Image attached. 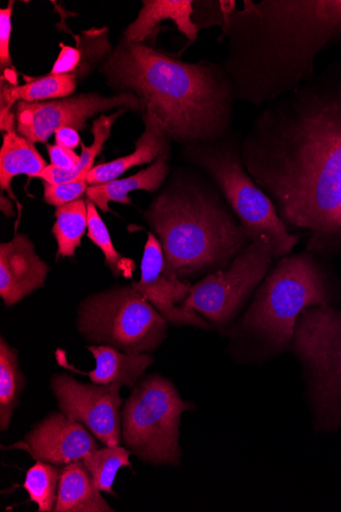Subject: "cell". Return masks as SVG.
Returning <instances> with one entry per match:
<instances>
[{"label":"cell","instance_id":"1","mask_svg":"<svg viewBox=\"0 0 341 512\" xmlns=\"http://www.w3.org/2000/svg\"><path fill=\"white\" fill-rule=\"evenodd\" d=\"M248 172L306 250L341 257V63L266 106L241 141Z\"/></svg>","mask_w":341,"mask_h":512},{"label":"cell","instance_id":"2","mask_svg":"<svg viewBox=\"0 0 341 512\" xmlns=\"http://www.w3.org/2000/svg\"><path fill=\"white\" fill-rule=\"evenodd\" d=\"M234 97L268 106L312 80L323 51L341 49V0H245L225 17Z\"/></svg>","mask_w":341,"mask_h":512},{"label":"cell","instance_id":"3","mask_svg":"<svg viewBox=\"0 0 341 512\" xmlns=\"http://www.w3.org/2000/svg\"><path fill=\"white\" fill-rule=\"evenodd\" d=\"M115 84L137 92L162 120L171 141L213 144L232 123L234 90L225 69L177 61L140 43L122 44L106 65Z\"/></svg>","mask_w":341,"mask_h":512},{"label":"cell","instance_id":"4","mask_svg":"<svg viewBox=\"0 0 341 512\" xmlns=\"http://www.w3.org/2000/svg\"><path fill=\"white\" fill-rule=\"evenodd\" d=\"M164 251L166 268L183 279L226 269L252 243L215 191L182 173L145 214Z\"/></svg>","mask_w":341,"mask_h":512},{"label":"cell","instance_id":"5","mask_svg":"<svg viewBox=\"0 0 341 512\" xmlns=\"http://www.w3.org/2000/svg\"><path fill=\"white\" fill-rule=\"evenodd\" d=\"M339 286L329 260L312 252L277 259L231 330L235 356L245 363H263L290 350L303 311L333 306Z\"/></svg>","mask_w":341,"mask_h":512},{"label":"cell","instance_id":"6","mask_svg":"<svg viewBox=\"0 0 341 512\" xmlns=\"http://www.w3.org/2000/svg\"><path fill=\"white\" fill-rule=\"evenodd\" d=\"M186 158L204 169L217 183L228 206L252 242L266 238L275 259L291 254L300 242L291 234L277 209L248 172L237 136L213 144L186 147Z\"/></svg>","mask_w":341,"mask_h":512},{"label":"cell","instance_id":"7","mask_svg":"<svg viewBox=\"0 0 341 512\" xmlns=\"http://www.w3.org/2000/svg\"><path fill=\"white\" fill-rule=\"evenodd\" d=\"M196 405L184 401L171 381L150 376L135 386L121 411V434L126 447L144 463H181L182 414Z\"/></svg>","mask_w":341,"mask_h":512},{"label":"cell","instance_id":"8","mask_svg":"<svg viewBox=\"0 0 341 512\" xmlns=\"http://www.w3.org/2000/svg\"><path fill=\"white\" fill-rule=\"evenodd\" d=\"M290 350L302 365L324 430L341 426V312L316 306L299 317Z\"/></svg>","mask_w":341,"mask_h":512},{"label":"cell","instance_id":"9","mask_svg":"<svg viewBox=\"0 0 341 512\" xmlns=\"http://www.w3.org/2000/svg\"><path fill=\"white\" fill-rule=\"evenodd\" d=\"M78 328L90 342L149 353L167 338L168 322L135 289L124 287L89 297L80 307Z\"/></svg>","mask_w":341,"mask_h":512},{"label":"cell","instance_id":"10","mask_svg":"<svg viewBox=\"0 0 341 512\" xmlns=\"http://www.w3.org/2000/svg\"><path fill=\"white\" fill-rule=\"evenodd\" d=\"M275 259L266 238L252 242L223 270L207 275L191 287L181 307L224 330L255 295Z\"/></svg>","mask_w":341,"mask_h":512},{"label":"cell","instance_id":"11","mask_svg":"<svg viewBox=\"0 0 341 512\" xmlns=\"http://www.w3.org/2000/svg\"><path fill=\"white\" fill-rule=\"evenodd\" d=\"M52 388L61 411L71 420L106 446L120 444L122 386L83 384L68 375H56Z\"/></svg>","mask_w":341,"mask_h":512},{"label":"cell","instance_id":"12","mask_svg":"<svg viewBox=\"0 0 341 512\" xmlns=\"http://www.w3.org/2000/svg\"><path fill=\"white\" fill-rule=\"evenodd\" d=\"M142 105L130 92L113 98L82 95L47 103L20 102L16 111L18 132L32 144H43L62 127L83 130L96 114L118 107L139 110Z\"/></svg>","mask_w":341,"mask_h":512},{"label":"cell","instance_id":"13","mask_svg":"<svg viewBox=\"0 0 341 512\" xmlns=\"http://www.w3.org/2000/svg\"><path fill=\"white\" fill-rule=\"evenodd\" d=\"M140 270V281L133 283L132 288L148 300L168 323L176 327L189 325L206 331L214 330L213 325L201 315L181 307L191 286L166 268L163 248L153 232H150L144 246Z\"/></svg>","mask_w":341,"mask_h":512},{"label":"cell","instance_id":"14","mask_svg":"<svg viewBox=\"0 0 341 512\" xmlns=\"http://www.w3.org/2000/svg\"><path fill=\"white\" fill-rule=\"evenodd\" d=\"M100 448L95 437L80 423L61 412H54L38 423L26 437L5 450L26 451L34 460L65 467L83 460Z\"/></svg>","mask_w":341,"mask_h":512},{"label":"cell","instance_id":"15","mask_svg":"<svg viewBox=\"0 0 341 512\" xmlns=\"http://www.w3.org/2000/svg\"><path fill=\"white\" fill-rule=\"evenodd\" d=\"M48 268L35 253L32 242L17 235L10 243L0 246V297L8 307L22 301L40 289Z\"/></svg>","mask_w":341,"mask_h":512},{"label":"cell","instance_id":"16","mask_svg":"<svg viewBox=\"0 0 341 512\" xmlns=\"http://www.w3.org/2000/svg\"><path fill=\"white\" fill-rule=\"evenodd\" d=\"M87 350L95 360V368L80 371L69 364L64 353L58 352L61 366L73 370L76 374L89 378L96 385H120L134 388L146 369L153 365L155 359L148 353H128L108 345H92Z\"/></svg>","mask_w":341,"mask_h":512},{"label":"cell","instance_id":"17","mask_svg":"<svg viewBox=\"0 0 341 512\" xmlns=\"http://www.w3.org/2000/svg\"><path fill=\"white\" fill-rule=\"evenodd\" d=\"M145 110V130L136 143L135 152L94 167L86 178L89 185H99L115 180L128 169L151 163L161 156L170 158L171 138L165 125L152 109L145 108Z\"/></svg>","mask_w":341,"mask_h":512},{"label":"cell","instance_id":"18","mask_svg":"<svg viewBox=\"0 0 341 512\" xmlns=\"http://www.w3.org/2000/svg\"><path fill=\"white\" fill-rule=\"evenodd\" d=\"M193 2L191 0H145L134 23L125 35L128 42L140 43L157 35L160 25L171 20L190 41H196L199 28L192 21Z\"/></svg>","mask_w":341,"mask_h":512},{"label":"cell","instance_id":"19","mask_svg":"<svg viewBox=\"0 0 341 512\" xmlns=\"http://www.w3.org/2000/svg\"><path fill=\"white\" fill-rule=\"evenodd\" d=\"M168 161V157L161 156L149 168L141 170L131 177L90 185L86 196L105 213L111 211L110 202L128 205L131 203L128 196L130 193L134 191L155 193L161 188L170 171Z\"/></svg>","mask_w":341,"mask_h":512},{"label":"cell","instance_id":"20","mask_svg":"<svg viewBox=\"0 0 341 512\" xmlns=\"http://www.w3.org/2000/svg\"><path fill=\"white\" fill-rule=\"evenodd\" d=\"M55 512L115 511L97 489L82 460L62 469Z\"/></svg>","mask_w":341,"mask_h":512},{"label":"cell","instance_id":"21","mask_svg":"<svg viewBox=\"0 0 341 512\" xmlns=\"http://www.w3.org/2000/svg\"><path fill=\"white\" fill-rule=\"evenodd\" d=\"M47 164L34 145L16 131L4 135L2 151H0V186L12 198L11 185L13 179L21 174L37 177Z\"/></svg>","mask_w":341,"mask_h":512},{"label":"cell","instance_id":"22","mask_svg":"<svg viewBox=\"0 0 341 512\" xmlns=\"http://www.w3.org/2000/svg\"><path fill=\"white\" fill-rule=\"evenodd\" d=\"M76 79L72 74H51L31 80L23 86H2V113L12 112L15 102L37 103L64 98L74 92Z\"/></svg>","mask_w":341,"mask_h":512},{"label":"cell","instance_id":"23","mask_svg":"<svg viewBox=\"0 0 341 512\" xmlns=\"http://www.w3.org/2000/svg\"><path fill=\"white\" fill-rule=\"evenodd\" d=\"M125 110L118 111L111 116H102L94 121L92 134L94 136L93 144L86 147L81 144L82 154L80 161L72 170H64L54 165L47 166L37 178L43 179L48 183H66L72 181L86 180L90 171L94 168L93 164L97 156L103 151L104 144L111 135V129L116 119L119 118Z\"/></svg>","mask_w":341,"mask_h":512},{"label":"cell","instance_id":"24","mask_svg":"<svg viewBox=\"0 0 341 512\" xmlns=\"http://www.w3.org/2000/svg\"><path fill=\"white\" fill-rule=\"evenodd\" d=\"M19 356L4 338L0 340V431L9 430L25 388Z\"/></svg>","mask_w":341,"mask_h":512},{"label":"cell","instance_id":"25","mask_svg":"<svg viewBox=\"0 0 341 512\" xmlns=\"http://www.w3.org/2000/svg\"><path fill=\"white\" fill-rule=\"evenodd\" d=\"M132 452L119 445L97 448L83 458L86 470L93 483L102 493L116 495L114 484L118 472L123 468H132Z\"/></svg>","mask_w":341,"mask_h":512},{"label":"cell","instance_id":"26","mask_svg":"<svg viewBox=\"0 0 341 512\" xmlns=\"http://www.w3.org/2000/svg\"><path fill=\"white\" fill-rule=\"evenodd\" d=\"M53 234L58 243V257H74L88 226L87 203L79 199L58 208Z\"/></svg>","mask_w":341,"mask_h":512},{"label":"cell","instance_id":"27","mask_svg":"<svg viewBox=\"0 0 341 512\" xmlns=\"http://www.w3.org/2000/svg\"><path fill=\"white\" fill-rule=\"evenodd\" d=\"M61 474L57 465L42 461H36L27 471L22 487L39 512L55 510Z\"/></svg>","mask_w":341,"mask_h":512},{"label":"cell","instance_id":"28","mask_svg":"<svg viewBox=\"0 0 341 512\" xmlns=\"http://www.w3.org/2000/svg\"><path fill=\"white\" fill-rule=\"evenodd\" d=\"M88 232L87 237L101 249L105 256V263L115 276L131 277L135 269L133 260L121 255L115 248L109 229L97 211L96 206L87 201Z\"/></svg>","mask_w":341,"mask_h":512},{"label":"cell","instance_id":"29","mask_svg":"<svg viewBox=\"0 0 341 512\" xmlns=\"http://www.w3.org/2000/svg\"><path fill=\"white\" fill-rule=\"evenodd\" d=\"M43 188L44 201L60 208L81 199L82 195L87 192L88 183L86 180L57 184L44 181Z\"/></svg>","mask_w":341,"mask_h":512},{"label":"cell","instance_id":"30","mask_svg":"<svg viewBox=\"0 0 341 512\" xmlns=\"http://www.w3.org/2000/svg\"><path fill=\"white\" fill-rule=\"evenodd\" d=\"M13 3L0 11V65L4 70L11 65L10 39L12 32Z\"/></svg>","mask_w":341,"mask_h":512},{"label":"cell","instance_id":"31","mask_svg":"<svg viewBox=\"0 0 341 512\" xmlns=\"http://www.w3.org/2000/svg\"><path fill=\"white\" fill-rule=\"evenodd\" d=\"M47 151L48 155H50L52 165L64 170H72L80 161V157L73 150L57 144L54 146L48 145Z\"/></svg>","mask_w":341,"mask_h":512},{"label":"cell","instance_id":"32","mask_svg":"<svg viewBox=\"0 0 341 512\" xmlns=\"http://www.w3.org/2000/svg\"><path fill=\"white\" fill-rule=\"evenodd\" d=\"M56 143L59 146L75 150L81 145V137L78 130L72 127H62L56 131Z\"/></svg>","mask_w":341,"mask_h":512},{"label":"cell","instance_id":"33","mask_svg":"<svg viewBox=\"0 0 341 512\" xmlns=\"http://www.w3.org/2000/svg\"><path fill=\"white\" fill-rule=\"evenodd\" d=\"M78 53L70 48H64L59 61L54 67L53 74H67L78 63Z\"/></svg>","mask_w":341,"mask_h":512}]
</instances>
